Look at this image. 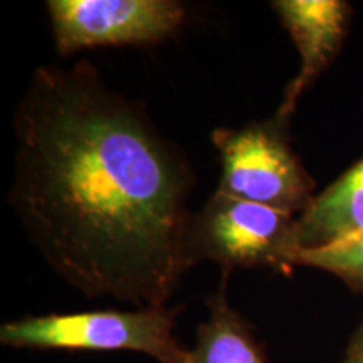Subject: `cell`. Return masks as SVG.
<instances>
[{
    "instance_id": "6da1fadb",
    "label": "cell",
    "mask_w": 363,
    "mask_h": 363,
    "mask_svg": "<svg viewBox=\"0 0 363 363\" xmlns=\"http://www.w3.org/2000/svg\"><path fill=\"white\" fill-rule=\"evenodd\" d=\"M9 203L54 272L88 298L169 306L190 269L187 158L89 62L34 71L13 115Z\"/></svg>"
},
{
    "instance_id": "7a4b0ae2",
    "label": "cell",
    "mask_w": 363,
    "mask_h": 363,
    "mask_svg": "<svg viewBox=\"0 0 363 363\" xmlns=\"http://www.w3.org/2000/svg\"><path fill=\"white\" fill-rule=\"evenodd\" d=\"M182 308L52 313L7 321L0 343L33 350L136 352L160 363H192L174 335Z\"/></svg>"
},
{
    "instance_id": "3957f363",
    "label": "cell",
    "mask_w": 363,
    "mask_h": 363,
    "mask_svg": "<svg viewBox=\"0 0 363 363\" xmlns=\"http://www.w3.org/2000/svg\"><path fill=\"white\" fill-rule=\"evenodd\" d=\"M185 251L190 267L208 259L227 274L235 267L291 274L301 252L298 217L217 190L194 214Z\"/></svg>"
},
{
    "instance_id": "277c9868",
    "label": "cell",
    "mask_w": 363,
    "mask_h": 363,
    "mask_svg": "<svg viewBox=\"0 0 363 363\" xmlns=\"http://www.w3.org/2000/svg\"><path fill=\"white\" fill-rule=\"evenodd\" d=\"M212 143L219 152V192L301 214L315 197V182L291 147L289 121L274 115L242 128H217Z\"/></svg>"
},
{
    "instance_id": "5b68a950",
    "label": "cell",
    "mask_w": 363,
    "mask_h": 363,
    "mask_svg": "<svg viewBox=\"0 0 363 363\" xmlns=\"http://www.w3.org/2000/svg\"><path fill=\"white\" fill-rule=\"evenodd\" d=\"M59 54L106 45H143L169 39L185 21L175 0H49Z\"/></svg>"
},
{
    "instance_id": "8992f818",
    "label": "cell",
    "mask_w": 363,
    "mask_h": 363,
    "mask_svg": "<svg viewBox=\"0 0 363 363\" xmlns=\"http://www.w3.org/2000/svg\"><path fill=\"white\" fill-rule=\"evenodd\" d=\"M272 9L296 44L301 61L276 111L279 118L289 121L299 98L342 51L352 9L343 0H278L272 2Z\"/></svg>"
},
{
    "instance_id": "52a82bcc",
    "label": "cell",
    "mask_w": 363,
    "mask_h": 363,
    "mask_svg": "<svg viewBox=\"0 0 363 363\" xmlns=\"http://www.w3.org/2000/svg\"><path fill=\"white\" fill-rule=\"evenodd\" d=\"M363 233V158L323 192L313 197L298 217L301 251L330 246Z\"/></svg>"
},
{
    "instance_id": "ba28073f",
    "label": "cell",
    "mask_w": 363,
    "mask_h": 363,
    "mask_svg": "<svg viewBox=\"0 0 363 363\" xmlns=\"http://www.w3.org/2000/svg\"><path fill=\"white\" fill-rule=\"evenodd\" d=\"M227 276L224 272V284L208 299V315L199 325L190 350L192 363H267L251 325L227 299Z\"/></svg>"
},
{
    "instance_id": "9c48e42d",
    "label": "cell",
    "mask_w": 363,
    "mask_h": 363,
    "mask_svg": "<svg viewBox=\"0 0 363 363\" xmlns=\"http://www.w3.org/2000/svg\"><path fill=\"white\" fill-rule=\"evenodd\" d=\"M298 266L330 272L352 289L363 293V233L330 246L301 251Z\"/></svg>"
},
{
    "instance_id": "30bf717a",
    "label": "cell",
    "mask_w": 363,
    "mask_h": 363,
    "mask_svg": "<svg viewBox=\"0 0 363 363\" xmlns=\"http://www.w3.org/2000/svg\"><path fill=\"white\" fill-rule=\"evenodd\" d=\"M345 357H350V358H355V360L363 362V321H362V325L357 328L355 333H353Z\"/></svg>"
},
{
    "instance_id": "8fae6325",
    "label": "cell",
    "mask_w": 363,
    "mask_h": 363,
    "mask_svg": "<svg viewBox=\"0 0 363 363\" xmlns=\"http://www.w3.org/2000/svg\"><path fill=\"white\" fill-rule=\"evenodd\" d=\"M342 363H363L362 360H355V358H350V357H345Z\"/></svg>"
}]
</instances>
